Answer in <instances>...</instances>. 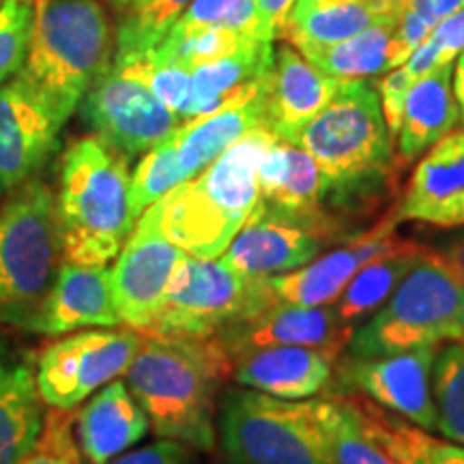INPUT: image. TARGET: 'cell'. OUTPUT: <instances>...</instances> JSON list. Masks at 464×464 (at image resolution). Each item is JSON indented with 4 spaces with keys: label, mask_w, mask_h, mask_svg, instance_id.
I'll list each match as a JSON object with an SVG mask.
<instances>
[{
    "label": "cell",
    "mask_w": 464,
    "mask_h": 464,
    "mask_svg": "<svg viewBox=\"0 0 464 464\" xmlns=\"http://www.w3.org/2000/svg\"><path fill=\"white\" fill-rule=\"evenodd\" d=\"M125 382L160 439L191 450L216 448L218 387L232 372L228 351L213 338L142 332Z\"/></svg>",
    "instance_id": "6da1fadb"
},
{
    "label": "cell",
    "mask_w": 464,
    "mask_h": 464,
    "mask_svg": "<svg viewBox=\"0 0 464 464\" xmlns=\"http://www.w3.org/2000/svg\"><path fill=\"white\" fill-rule=\"evenodd\" d=\"M54 202L65 260L108 265L138 219L127 155L97 136L73 142L63 155Z\"/></svg>",
    "instance_id": "7a4b0ae2"
},
{
    "label": "cell",
    "mask_w": 464,
    "mask_h": 464,
    "mask_svg": "<svg viewBox=\"0 0 464 464\" xmlns=\"http://www.w3.org/2000/svg\"><path fill=\"white\" fill-rule=\"evenodd\" d=\"M274 140L266 127L247 133L198 177L158 200L168 239L191 256H222L258 205V164Z\"/></svg>",
    "instance_id": "3957f363"
},
{
    "label": "cell",
    "mask_w": 464,
    "mask_h": 464,
    "mask_svg": "<svg viewBox=\"0 0 464 464\" xmlns=\"http://www.w3.org/2000/svg\"><path fill=\"white\" fill-rule=\"evenodd\" d=\"M110 61V22L100 3L37 0L24 65L15 78L65 125Z\"/></svg>",
    "instance_id": "277c9868"
},
{
    "label": "cell",
    "mask_w": 464,
    "mask_h": 464,
    "mask_svg": "<svg viewBox=\"0 0 464 464\" xmlns=\"http://www.w3.org/2000/svg\"><path fill=\"white\" fill-rule=\"evenodd\" d=\"M324 183V202L348 205L379 189L392 166V133L379 86L370 78L342 80L332 102L299 133Z\"/></svg>",
    "instance_id": "5b68a950"
},
{
    "label": "cell",
    "mask_w": 464,
    "mask_h": 464,
    "mask_svg": "<svg viewBox=\"0 0 464 464\" xmlns=\"http://www.w3.org/2000/svg\"><path fill=\"white\" fill-rule=\"evenodd\" d=\"M63 260L54 194L33 177L0 208V324L28 332L42 314Z\"/></svg>",
    "instance_id": "8992f818"
},
{
    "label": "cell",
    "mask_w": 464,
    "mask_h": 464,
    "mask_svg": "<svg viewBox=\"0 0 464 464\" xmlns=\"http://www.w3.org/2000/svg\"><path fill=\"white\" fill-rule=\"evenodd\" d=\"M464 342V286L439 252L423 249L413 269L348 340L351 357H376Z\"/></svg>",
    "instance_id": "52a82bcc"
},
{
    "label": "cell",
    "mask_w": 464,
    "mask_h": 464,
    "mask_svg": "<svg viewBox=\"0 0 464 464\" xmlns=\"http://www.w3.org/2000/svg\"><path fill=\"white\" fill-rule=\"evenodd\" d=\"M219 440L230 464H334L316 400L230 392L222 404Z\"/></svg>",
    "instance_id": "ba28073f"
},
{
    "label": "cell",
    "mask_w": 464,
    "mask_h": 464,
    "mask_svg": "<svg viewBox=\"0 0 464 464\" xmlns=\"http://www.w3.org/2000/svg\"><path fill=\"white\" fill-rule=\"evenodd\" d=\"M276 304L269 277H247L222 258L185 254L147 334L213 338L228 324Z\"/></svg>",
    "instance_id": "9c48e42d"
},
{
    "label": "cell",
    "mask_w": 464,
    "mask_h": 464,
    "mask_svg": "<svg viewBox=\"0 0 464 464\" xmlns=\"http://www.w3.org/2000/svg\"><path fill=\"white\" fill-rule=\"evenodd\" d=\"M144 334L136 329L110 327L108 332L65 335L39 355L37 392L44 404L56 411H72L97 390L127 372L142 344Z\"/></svg>",
    "instance_id": "30bf717a"
},
{
    "label": "cell",
    "mask_w": 464,
    "mask_h": 464,
    "mask_svg": "<svg viewBox=\"0 0 464 464\" xmlns=\"http://www.w3.org/2000/svg\"><path fill=\"white\" fill-rule=\"evenodd\" d=\"M80 114L97 138L127 158L147 153L183 125L142 78L112 61L84 95Z\"/></svg>",
    "instance_id": "8fae6325"
},
{
    "label": "cell",
    "mask_w": 464,
    "mask_h": 464,
    "mask_svg": "<svg viewBox=\"0 0 464 464\" xmlns=\"http://www.w3.org/2000/svg\"><path fill=\"white\" fill-rule=\"evenodd\" d=\"M185 254L161 228L158 202L150 205L138 218L112 266L114 301L123 324L147 332Z\"/></svg>",
    "instance_id": "7c38bea8"
},
{
    "label": "cell",
    "mask_w": 464,
    "mask_h": 464,
    "mask_svg": "<svg viewBox=\"0 0 464 464\" xmlns=\"http://www.w3.org/2000/svg\"><path fill=\"white\" fill-rule=\"evenodd\" d=\"M437 346L411 348L376 357H353L346 381L376 404L402 415L428 432H437L439 417L432 398V365Z\"/></svg>",
    "instance_id": "4fadbf2b"
},
{
    "label": "cell",
    "mask_w": 464,
    "mask_h": 464,
    "mask_svg": "<svg viewBox=\"0 0 464 464\" xmlns=\"http://www.w3.org/2000/svg\"><path fill=\"white\" fill-rule=\"evenodd\" d=\"M61 127L15 75L0 84V191H14L37 177L58 149Z\"/></svg>",
    "instance_id": "5bb4252c"
},
{
    "label": "cell",
    "mask_w": 464,
    "mask_h": 464,
    "mask_svg": "<svg viewBox=\"0 0 464 464\" xmlns=\"http://www.w3.org/2000/svg\"><path fill=\"white\" fill-rule=\"evenodd\" d=\"M353 329L335 314L334 305H266L256 314L241 318L218 334L230 359L263 346H314L342 353Z\"/></svg>",
    "instance_id": "9a60e30c"
},
{
    "label": "cell",
    "mask_w": 464,
    "mask_h": 464,
    "mask_svg": "<svg viewBox=\"0 0 464 464\" xmlns=\"http://www.w3.org/2000/svg\"><path fill=\"white\" fill-rule=\"evenodd\" d=\"M258 183L256 211L316 235L329 226V218L321 211L324 202L323 174L314 158L297 144L276 138L260 158Z\"/></svg>",
    "instance_id": "2e32d148"
},
{
    "label": "cell",
    "mask_w": 464,
    "mask_h": 464,
    "mask_svg": "<svg viewBox=\"0 0 464 464\" xmlns=\"http://www.w3.org/2000/svg\"><path fill=\"white\" fill-rule=\"evenodd\" d=\"M393 228L396 219L392 216L351 246L334 249L301 269L269 277L274 299L295 305H334L363 265L402 246L398 237L393 239Z\"/></svg>",
    "instance_id": "e0dca14e"
},
{
    "label": "cell",
    "mask_w": 464,
    "mask_h": 464,
    "mask_svg": "<svg viewBox=\"0 0 464 464\" xmlns=\"http://www.w3.org/2000/svg\"><path fill=\"white\" fill-rule=\"evenodd\" d=\"M393 219L440 228L464 226V130L440 138L417 164Z\"/></svg>",
    "instance_id": "ac0fdd59"
},
{
    "label": "cell",
    "mask_w": 464,
    "mask_h": 464,
    "mask_svg": "<svg viewBox=\"0 0 464 464\" xmlns=\"http://www.w3.org/2000/svg\"><path fill=\"white\" fill-rule=\"evenodd\" d=\"M112 269L108 265H78L63 260L42 314L28 332L65 335L86 327H119Z\"/></svg>",
    "instance_id": "d6986e66"
},
{
    "label": "cell",
    "mask_w": 464,
    "mask_h": 464,
    "mask_svg": "<svg viewBox=\"0 0 464 464\" xmlns=\"http://www.w3.org/2000/svg\"><path fill=\"white\" fill-rule=\"evenodd\" d=\"M340 353L314 346H263L232 359V379L282 400H310L327 387Z\"/></svg>",
    "instance_id": "ffe728a7"
},
{
    "label": "cell",
    "mask_w": 464,
    "mask_h": 464,
    "mask_svg": "<svg viewBox=\"0 0 464 464\" xmlns=\"http://www.w3.org/2000/svg\"><path fill=\"white\" fill-rule=\"evenodd\" d=\"M342 80L323 73L290 45L276 52L266 89V127L280 140L295 144L299 133L332 102Z\"/></svg>",
    "instance_id": "44dd1931"
},
{
    "label": "cell",
    "mask_w": 464,
    "mask_h": 464,
    "mask_svg": "<svg viewBox=\"0 0 464 464\" xmlns=\"http://www.w3.org/2000/svg\"><path fill=\"white\" fill-rule=\"evenodd\" d=\"M321 249L323 241L316 232L254 208L219 258L241 276L274 277L312 263Z\"/></svg>",
    "instance_id": "7402d4cb"
},
{
    "label": "cell",
    "mask_w": 464,
    "mask_h": 464,
    "mask_svg": "<svg viewBox=\"0 0 464 464\" xmlns=\"http://www.w3.org/2000/svg\"><path fill=\"white\" fill-rule=\"evenodd\" d=\"M266 89H269V82L249 100L191 119L166 138L183 183L207 170L224 150L239 142L243 136L266 127Z\"/></svg>",
    "instance_id": "603a6c76"
},
{
    "label": "cell",
    "mask_w": 464,
    "mask_h": 464,
    "mask_svg": "<svg viewBox=\"0 0 464 464\" xmlns=\"http://www.w3.org/2000/svg\"><path fill=\"white\" fill-rule=\"evenodd\" d=\"M75 440L89 464H106L140 443L150 421L123 381H110L75 415Z\"/></svg>",
    "instance_id": "cb8c5ba5"
},
{
    "label": "cell",
    "mask_w": 464,
    "mask_h": 464,
    "mask_svg": "<svg viewBox=\"0 0 464 464\" xmlns=\"http://www.w3.org/2000/svg\"><path fill=\"white\" fill-rule=\"evenodd\" d=\"M276 63L274 42L252 39L243 48L191 72V102L185 123L249 100L269 82Z\"/></svg>",
    "instance_id": "d4e9b609"
},
{
    "label": "cell",
    "mask_w": 464,
    "mask_h": 464,
    "mask_svg": "<svg viewBox=\"0 0 464 464\" xmlns=\"http://www.w3.org/2000/svg\"><path fill=\"white\" fill-rule=\"evenodd\" d=\"M400 11L382 0H297L282 37L299 52L324 48L355 37L381 17Z\"/></svg>",
    "instance_id": "484cf974"
},
{
    "label": "cell",
    "mask_w": 464,
    "mask_h": 464,
    "mask_svg": "<svg viewBox=\"0 0 464 464\" xmlns=\"http://www.w3.org/2000/svg\"><path fill=\"white\" fill-rule=\"evenodd\" d=\"M454 63L440 65L434 72L417 78L404 103L402 125L398 131V155L406 161L420 158L440 138L454 130L460 119V108L451 86Z\"/></svg>",
    "instance_id": "4316f807"
},
{
    "label": "cell",
    "mask_w": 464,
    "mask_h": 464,
    "mask_svg": "<svg viewBox=\"0 0 464 464\" xmlns=\"http://www.w3.org/2000/svg\"><path fill=\"white\" fill-rule=\"evenodd\" d=\"M26 363L0 362V464H22L42 437L45 415Z\"/></svg>",
    "instance_id": "83f0119b"
},
{
    "label": "cell",
    "mask_w": 464,
    "mask_h": 464,
    "mask_svg": "<svg viewBox=\"0 0 464 464\" xmlns=\"http://www.w3.org/2000/svg\"><path fill=\"white\" fill-rule=\"evenodd\" d=\"M348 402L353 404L370 437L396 464H464V445L430 437L428 430L420 426L415 428V423L409 420H398L392 411L376 404L374 400L348 398Z\"/></svg>",
    "instance_id": "f1b7e54d"
},
{
    "label": "cell",
    "mask_w": 464,
    "mask_h": 464,
    "mask_svg": "<svg viewBox=\"0 0 464 464\" xmlns=\"http://www.w3.org/2000/svg\"><path fill=\"white\" fill-rule=\"evenodd\" d=\"M421 252L423 249L417 247L415 243L404 241L392 252L363 265L334 304L340 321L355 332L359 324L368 321L379 307L385 305V301L392 297L406 274L417 265Z\"/></svg>",
    "instance_id": "f546056e"
},
{
    "label": "cell",
    "mask_w": 464,
    "mask_h": 464,
    "mask_svg": "<svg viewBox=\"0 0 464 464\" xmlns=\"http://www.w3.org/2000/svg\"><path fill=\"white\" fill-rule=\"evenodd\" d=\"M400 14H390L344 42L301 52L312 65L338 80H359L393 72L392 44Z\"/></svg>",
    "instance_id": "4dcf8cb0"
},
{
    "label": "cell",
    "mask_w": 464,
    "mask_h": 464,
    "mask_svg": "<svg viewBox=\"0 0 464 464\" xmlns=\"http://www.w3.org/2000/svg\"><path fill=\"white\" fill-rule=\"evenodd\" d=\"M116 9L112 58L140 56L164 42L191 0H110Z\"/></svg>",
    "instance_id": "1f68e13d"
},
{
    "label": "cell",
    "mask_w": 464,
    "mask_h": 464,
    "mask_svg": "<svg viewBox=\"0 0 464 464\" xmlns=\"http://www.w3.org/2000/svg\"><path fill=\"white\" fill-rule=\"evenodd\" d=\"M334 464H396L370 437L348 400H316Z\"/></svg>",
    "instance_id": "d6a6232c"
},
{
    "label": "cell",
    "mask_w": 464,
    "mask_h": 464,
    "mask_svg": "<svg viewBox=\"0 0 464 464\" xmlns=\"http://www.w3.org/2000/svg\"><path fill=\"white\" fill-rule=\"evenodd\" d=\"M432 398L439 417L437 432L451 443L464 445V342H450L437 351Z\"/></svg>",
    "instance_id": "836d02e7"
},
{
    "label": "cell",
    "mask_w": 464,
    "mask_h": 464,
    "mask_svg": "<svg viewBox=\"0 0 464 464\" xmlns=\"http://www.w3.org/2000/svg\"><path fill=\"white\" fill-rule=\"evenodd\" d=\"M172 28L177 31L224 28L247 39L274 42V34L265 26L254 0H191Z\"/></svg>",
    "instance_id": "e575fe53"
},
{
    "label": "cell",
    "mask_w": 464,
    "mask_h": 464,
    "mask_svg": "<svg viewBox=\"0 0 464 464\" xmlns=\"http://www.w3.org/2000/svg\"><path fill=\"white\" fill-rule=\"evenodd\" d=\"M34 9L26 0H0V84L24 65Z\"/></svg>",
    "instance_id": "d590c367"
},
{
    "label": "cell",
    "mask_w": 464,
    "mask_h": 464,
    "mask_svg": "<svg viewBox=\"0 0 464 464\" xmlns=\"http://www.w3.org/2000/svg\"><path fill=\"white\" fill-rule=\"evenodd\" d=\"M22 464H82L69 411L52 409L45 415L42 437Z\"/></svg>",
    "instance_id": "8d00e7d4"
},
{
    "label": "cell",
    "mask_w": 464,
    "mask_h": 464,
    "mask_svg": "<svg viewBox=\"0 0 464 464\" xmlns=\"http://www.w3.org/2000/svg\"><path fill=\"white\" fill-rule=\"evenodd\" d=\"M415 78L406 72L404 67L393 69L392 73H387L379 84V95H381V106L382 114H385L387 127H390L392 138L398 136L400 125H402L404 116V103L409 97L411 86H413Z\"/></svg>",
    "instance_id": "74e56055"
},
{
    "label": "cell",
    "mask_w": 464,
    "mask_h": 464,
    "mask_svg": "<svg viewBox=\"0 0 464 464\" xmlns=\"http://www.w3.org/2000/svg\"><path fill=\"white\" fill-rule=\"evenodd\" d=\"M106 464H198L189 454L188 445L161 439L158 443L144 445L140 450L125 451Z\"/></svg>",
    "instance_id": "f35d334b"
},
{
    "label": "cell",
    "mask_w": 464,
    "mask_h": 464,
    "mask_svg": "<svg viewBox=\"0 0 464 464\" xmlns=\"http://www.w3.org/2000/svg\"><path fill=\"white\" fill-rule=\"evenodd\" d=\"M428 39L445 63H454L458 52H464V9L434 26Z\"/></svg>",
    "instance_id": "ab89813d"
},
{
    "label": "cell",
    "mask_w": 464,
    "mask_h": 464,
    "mask_svg": "<svg viewBox=\"0 0 464 464\" xmlns=\"http://www.w3.org/2000/svg\"><path fill=\"white\" fill-rule=\"evenodd\" d=\"M404 7L413 9L430 26H437L464 9V0H406Z\"/></svg>",
    "instance_id": "60d3db41"
},
{
    "label": "cell",
    "mask_w": 464,
    "mask_h": 464,
    "mask_svg": "<svg viewBox=\"0 0 464 464\" xmlns=\"http://www.w3.org/2000/svg\"><path fill=\"white\" fill-rule=\"evenodd\" d=\"M258 7V14L263 17L265 26L274 34V39L282 37L284 26H286L288 14L297 0H254Z\"/></svg>",
    "instance_id": "b9f144b4"
},
{
    "label": "cell",
    "mask_w": 464,
    "mask_h": 464,
    "mask_svg": "<svg viewBox=\"0 0 464 464\" xmlns=\"http://www.w3.org/2000/svg\"><path fill=\"white\" fill-rule=\"evenodd\" d=\"M439 256L443 258V263L450 266L451 274H454L464 286V232L458 235L443 252H439Z\"/></svg>",
    "instance_id": "7bdbcfd3"
},
{
    "label": "cell",
    "mask_w": 464,
    "mask_h": 464,
    "mask_svg": "<svg viewBox=\"0 0 464 464\" xmlns=\"http://www.w3.org/2000/svg\"><path fill=\"white\" fill-rule=\"evenodd\" d=\"M454 97H456L458 108H460V116L464 121V52H462V56L458 58V65L454 72Z\"/></svg>",
    "instance_id": "ee69618b"
},
{
    "label": "cell",
    "mask_w": 464,
    "mask_h": 464,
    "mask_svg": "<svg viewBox=\"0 0 464 464\" xmlns=\"http://www.w3.org/2000/svg\"><path fill=\"white\" fill-rule=\"evenodd\" d=\"M400 464H411V462H400Z\"/></svg>",
    "instance_id": "f6af8a7d"
}]
</instances>
